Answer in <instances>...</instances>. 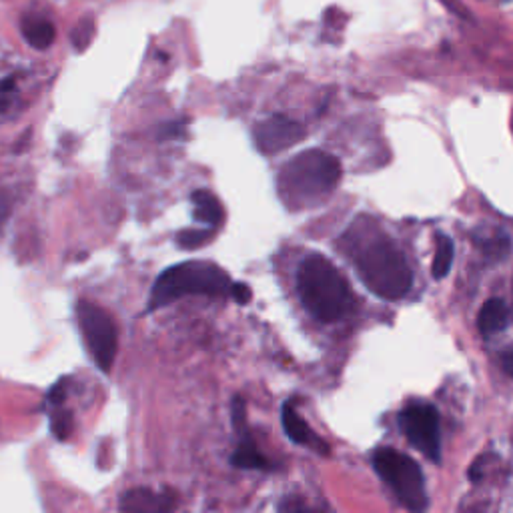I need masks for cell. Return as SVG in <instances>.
<instances>
[{
  "label": "cell",
  "mask_w": 513,
  "mask_h": 513,
  "mask_svg": "<svg viewBox=\"0 0 513 513\" xmlns=\"http://www.w3.org/2000/svg\"><path fill=\"white\" fill-rule=\"evenodd\" d=\"M341 181V163L325 150L311 149L283 165L277 176V191L293 211L315 207L331 195Z\"/></svg>",
  "instance_id": "6da1fadb"
},
{
  "label": "cell",
  "mask_w": 513,
  "mask_h": 513,
  "mask_svg": "<svg viewBox=\"0 0 513 513\" xmlns=\"http://www.w3.org/2000/svg\"><path fill=\"white\" fill-rule=\"evenodd\" d=\"M297 293L311 315L323 323L339 321L351 309V291L341 271L323 255H309L297 271Z\"/></svg>",
  "instance_id": "7a4b0ae2"
},
{
  "label": "cell",
  "mask_w": 513,
  "mask_h": 513,
  "mask_svg": "<svg viewBox=\"0 0 513 513\" xmlns=\"http://www.w3.org/2000/svg\"><path fill=\"white\" fill-rule=\"evenodd\" d=\"M231 279L221 267L205 261H187L165 269L150 291L147 311H157L171 305L184 295H231Z\"/></svg>",
  "instance_id": "3957f363"
},
{
  "label": "cell",
  "mask_w": 513,
  "mask_h": 513,
  "mask_svg": "<svg viewBox=\"0 0 513 513\" xmlns=\"http://www.w3.org/2000/svg\"><path fill=\"white\" fill-rule=\"evenodd\" d=\"M353 259L359 279L377 297L398 301L406 297L414 285V273L406 257L391 241H373L372 245L357 249Z\"/></svg>",
  "instance_id": "277c9868"
},
{
  "label": "cell",
  "mask_w": 513,
  "mask_h": 513,
  "mask_svg": "<svg viewBox=\"0 0 513 513\" xmlns=\"http://www.w3.org/2000/svg\"><path fill=\"white\" fill-rule=\"evenodd\" d=\"M375 471L391 487L398 500L411 511L427 508V490L423 471L406 453L383 448L373 456Z\"/></svg>",
  "instance_id": "5b68a950"
},
{
  "label": "cell",
  "mask_w": 513,
  "mask_h": 513,
  "mask_svg": "<svg viewBox=\"0 0 513 513\" xmlns=\"http://www.w3.org/2000/svg\"><path fill=\"white\" fill-rule=\"evenodd\" d=\"M77 319L82 341H85L92 361L100 372L108 373L115 363L116 351H119V331H116L113 317L95 303L81 301Z\"/></svg>",
  "instance_id": "8992f818"
},
{
  "label": "cell",
  "mask_w": 513,
  "mask_h": 513,
  "mask_svg": "<svg viewBox=\"0 0 513 513\" xmlns=\"http://www.w3.org/2000/svg\"><path fill=\"white\" fill-rule=\"evenodd\" d=\"M399 425L411 445H415L432 461L441 459V427L435 407L414 403L399 414Z\"/></svg>",
  "instance_id": "52a82bcc"
},
{
  "label": "cell",
  "mask_w": 513,
  "mask_h": 513,
  "mask_svg": "<svg viewBox=\"0 0 513 513\" xmlns=\"http://www.w3.org/2000/svg\"><path fill=\"white\" fill-rule=\"evenodd\" d=\"M305 137V129L297 121L283 115H273L261 121L253 129L255 145L263 155H275L297 145Z\"/></svg>",
  "instance_id": "ba28073f"
},
{
  "label": "cell",
  "mask_w": 513,
  "mask_h": 513,
  "mask_svg": "<svg viewBox=\"0 0 513 513\" xmlns=\"http://www.w3.org/2000/svg\"><path fill=\"white\" fill-rule=\"evenodd\" d=\"M231 414H233L235 432L239 433V445H237V451L231 456V464L239 469H271L269 459L261 456L253 437H251L247 419H245L247 417L245 403H243L241 398L233 399Z\"/></svg>",
  "instance_id": "9c48e42d"
},
{
  "label": "cell",
  "mask_w": 513,
  "mask_h": 513,
  "mask_svg": "<svg viewBox=\"0 0 513 513\" xmlns=\"http://www.w3.org/2000/svg\"><path fill=\"white\" fill-rule=\"evenodd\" d=\"M176 506V501L169 492L157 493L153 490H131L123 495L121 509L123 511H169Z\"/></svg>",
  "instance_id": "30bf717a"
},
{
  "label": "cell",
  "mask_w": 513,
  "mask_h": 513,
  "mask_svg": "<svg viewBox=\"0 0 513 513\" xmlns=\"http://www.w3.org/2000/svg\"><path fill=\"white\" fill-rule=\"evenodd\" d=\"M192 201V217H195L197 223H203L213 227L223 225V218H225V211H223V205L221 201H218L211 191H195L191 195Z\"/></svg>",
  "instance_id": "8fae6325"
},
{
  "label": "cell",
  "mask_w": 513,
  "mask_h": 513,
  "mask_svg": "<svg viewBox=\"0 0 513 513\" xmlns=\"http://www.w3.org/2000/svg\"><path fill=\"white\" fill-rule=\"evenodd\" d=\"M509 319L508 305L501 299H490L485 301V305L482 307L477 315V327L479 333L483 338H492L493 333H500L501 329H506Z\"/></svg>",
  "instance_id": "7c38bea8"
},
{
  "label": "cell",
  "mask_w": 513,
  "mask_h": 513,
  "mask_svg": "<svg viewBox=\"0 0 513 513\" xmlns=\"http://www.w3.org/2000/svg\"><path fill=\"white\" fill-rule=\"evenodd\" d=\"M281 422H283L285 433H287V437L293 443L309 445V448H315V445H319L315 440V433L311 432V427L307 425L305 419L297 414V409L293 407L291 403H285L283 406Z\"/></svg>",
  "instance_id": "4fadbf2b"
},
{
  "label": "cell",
  "mask_w": 513,
  "mask_h": 513,
  "mask_svg": "<svg viewBox=\"0 0 513 513\" xmlns=\"http://www.w3.org/2000/svg\"><path fill=\"white\" fill-rule=\"evenodd\" d=\"M22 35L30 47L45 50L55 40V27L45 19H27L22 22Z\"/></svg>",
  "instance_id": "5bb4252c"
},
{
  "label": "cell",
  "mask_w": 513,
  "mask_h": 513,
  "mask_svg": "<svg viewBox=\"0 0 513 513\" xmlns=\"http://www.w3.org/2000/svg\"><path fill=\"white\" fill-rule=\"evenodd\" d=\"M453 255H456L453 241L448 237V235H437L435 257H433V265H432V273L435 279H443V277L449 273V269L453 265Z\"/></svg>",
  "instance_id": "9a60e30c"
},
{
  "label": "cell",
  "mask_w": 513,
  "mask_h": 513,
  "mask_svg": "<svg viewBox=\"0 0 513 513\" xmlns=\"http://www.w3.org/2000/svg\"><path fill=\"white\" fill-rule=\"evenodd\" d=\"M215 231L217 229H213V227H209V229H184L176 235V245L184 251H195L207 245L215 237Z\"/></svg>",
  "instance_id": "2e32d148"
},
{
  "label": "cell",
  "mask_w": 513,
  "mask_h": 513,
  "mask_svg": "<svg viewBox=\"0 0 513 513\" xmlns=\"http://www.w3.org/2000/svg\"><path fill=\"white\" fill-rule=\"evenodd\" d=\"M73 432V414L69 409H63L56 406L55 414L50 415V433H53L58 441H64Z\"/></svg>",
  "instance_id": "e0dca14e"
},
{
  "label": "cell",
  "mask_w": 513,
  "mask_h": 513,
  "mask_svg": "<svg viewBox=\"0 0 513 513\" xmlns=\"http://www.w3.org/2000/svg\"><path fill=\"white\" fill-rule=\"evenodd\" d=\"M483 253L490 259H506L511 251V241L508 235H498V237H492L483 243Z\"/></svg>",
  "instance_id": "ac0fdd59"
},
{
  "label": "cell",
  "mask_w": 513,
  "mask_h": 513,
  "mask_svg": "<svg viewBox=\"0 0 513 513\" xmlns=\"http://www.w3.org/2000/svg\"><path fill=\"white\" fill-rule=\"evenodd\" d=\"M90 37H92V22H81L71 35L73 45L77 47V50H85V47L90 43Z\"/></svg>",
  "instance_id": "d6986e66"
},
{
  "label": "cell",
  "mask_w": 513,
  "mask_h": 513,
  "mask_svg": "<svg viewBox=\"0 0 513 513\" xmlns=\"http://www.w3.org/2000/svg\"><path fill=\"white\" fill-rule=\"evenodd\" d=\"M231 297L239 303V305H247L253 297V293H251V287H247L245 283H233L231 285Z\"/></svg>",
  "instance_id": "ffe728a7"
},
{
  "label": "cell",
  "mask_w": 513,
  "mask_h": 513,
  "mask_svg": "<svg viewBox=\"0 0 513 513\" xmlns=\"http://www.w3.org/2000/svg\"><path fill=\"white\" fill-rule=\"evenodd\" d=\"M16 85L14 79H3L0 81V111H6L8 103H11V95L14 92Z\"/></svg>",
  "instance_id": "44dd1931"
},
{
  "label": "cell",
  "mask_w": 513,
  "mask_h": 513,
  "mask_svg": "<svg viewBox=\"0 0 513 513\" xmlns=\"http://www.w3.org/2000/svg\"><path fill=\"white\" fill-rule=\"evenodd\" d=\"M66 398V380H61L58 383H55L53 389L48 391V398L47 401L50 403V406H63V401Z\"/></svg>",
  "instance_id": "7402d4cb"
},
{
  "label": "cell",
  "mask_w": 513,
  "mask_h": 513,
  "mask_svg": "<svg viewBox=\"0 0 513 513\" xmlns=\"http://www.w3.org/2000/svg\"><path fill=\"white\" fill-rule=\"evenodd\" d=\"M183 123H169L161 129V139H181L184 134Z\"/></svg>",
  "instance_id": "603a6c76"
},
{
  "label": "cell",
  "mask_w": 513,
  "mask_h": 513,
  "mask_svg": "<svg viewBox=\"0 0 513 513\" xmlns=\"http://www.w3.org/2000/svg\"><path fill=\"white\" fill-rule=\"evenodd\" d=\"M8 215H11V201H8L4 192H0V225L6 221Z\"/></svg>",
  "instance_id": "cb8c5ba5"
},
{
  "label": "cell",
  "mask_w": 513,
  "mask_h": 513,
  "mask_svg": "<svg viewBox=\"0 0 513 513\" xmlns=\"http://www.w3.org/2000/svg\"><path fill=\"white\" fill-rule=\"evenodd\" d=\"M501 365H503V369H506V372L513 377V349L506 351V355L501 357Z\"/></svg>",
  "instance_id": "d4e9b609"
}]
</instances>
